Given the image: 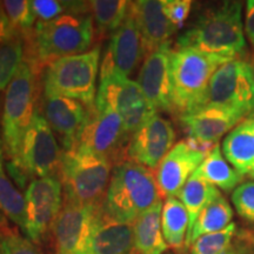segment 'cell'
Wrapping results in <instances>:
<instances>
[{
  "mask_svg": "<svg viewBox=\"0 0 254 254\" xmlns=\"http://www.w3.org/2000/svg\"><path fill=\"white\" fill-rule=\"evenodd\" d=\"M230 62L192 47H178L171 55V78L174 111L180 116L199 106L212 75L222 64Z\"/></svg>",
  "mask_w": 254,
  "mask_h": 254,
  "instance_id": "3",
  "label": "cell"
},
{
  "mask_svg": "<svg viewBox=\"0 0 254 254\" xmlns=\"http://www.w3.org/2000/svg\"><path fill=\"white\" fill-rule=\"evenodd\" d=\"M0 254H44L31 240L25 239L18 233L0 236Z\"/></svg>",
  "mask_w": 254,
  "mask_h": 254,
  "instance_id": "35",
  "label": "cell"
},
{
  "mask_svg": "<svg viewBox=\"0 0 254 254\" xmlns=\"http://www.w3.org/2000/svg\"><path fill=\"white\" fill-rule=\"evenodd\" d=\"M221 193L219 192L217 187L206 183L201 178L193 173L187 180L185 185L180 192L178 193V198L183 202L189 213V231H187V237L192 231L193 225L200 214V212L207 206L212 200L218 198Z\"/></svg>",
  "mask_w": 254,
  "mask_h": 254,
  "instance_id": "27",
  "label": "cell"
},
{
  "mask_svg": "<svg viewBox=\"0 0 254 254\" xmlns=\"http://www.w3.org/2000/svg\"><path fill=\"white\" fill-rule=\"evenodd\" d=\"M205 107L230 111L243 118L247 114H252L254 112V69L252 65L240 59L222 64L212 75L195 111Z\"/></svg>",
  "mask_w": 254,
  "mask_h": 254,
  "instance_id": "9",
  "label": "cell"
},
{
  "mask_svg": "<svg viewBox=\"0 0 254 254\" xmlns=\"http://www.w3.org/2000/svg\"><path fill=\"white\" fill-rule=\"evenodd\" d=\"M207 153L199 151L189 140L179 141L155 168V179L161 196H177L190 177L198 170Z\"/></svg>",
  "mask_w": 254,
  "mask_h": 254,
  "instance_id": "17",
  "label": "cell"
},
{
  "mask_svg": "<svg viewBox=\"0 0 254 254\" xmlns=\"http://www.w3.org/2000/svg\"><path fill=\"white\" fill-rule=\"evenodd\" d=\"M159 202L160 190L150 168L131 160L117 165L103 202V209L110 217L134 224L139 215Z\"/></svg>",
  "mask_w": 254,
  "mask_h": 254,
  "instance_id": "2",
  "label": "cell"
},
{
  "mask_svg": "<svg viewBox=\"0 0 254 254\" xmlns=\"http://www.w3.org/2000/svg\"><path fill=\"white\" fill-rule=\"evenodd\" d=\"M24 46L19 38L0 44V91L7 88L23 64Z\"/></svg>",
  "mask_w": 254,
  "mask_h": 254,
  "instance_id": "30",
  "label": "cell"
},
{
  "mask_svg": "<svg viewBox=\"0 0 254 254\" xmlns=\"http://www.w3.org/2000/svg\"><path fill=\"white\" fill-rule=\"evenodd\" d=\"M249 177H250V178H252V179H254V170L252 171V172H251V173L249 174Z\"/></svg>",
  "mask_w": 254,
  "mask_h": 254,
  "instance_id": "43",
  "label": "cell"
},
{
  "mask_svg": "<svg viewBox=\"0 0 254 254\" xmlns=\"http://www.w3.org/2000/svg\"><path fill=\"white\" fill-rule=\"evenodd\" d=\"M247 120V123L250 124V126H251V128H252V131H253V133H254V112L251 114V116L249 117V118L246 119Z\"/></svg>",
  "mask_w": 254,
  "mask_h": 254,
  "instance_id": "42",
  "label": "cell"
},
{
  "mask_svg": "<svg viewBox=\"0 0 254 254\" xmlns=\"http://www.w3.org/2000/svg\"><path fill=\"white\" fill-rule=\"evenodd\" d=\"M174 141L176 131L172 124L155 114L133 133L127 154L131 161L147 168H157L173 148Z\"/></svg>",
  "mask_w": 254,
  "mask_h": 254,
  "instance_id": "13",
  "label": "cell"
},
{
  "mask_svg": "<svg viewBox=\"0 0 254 254\" xmlns=\"http://www.w3.org/2000/svg\"><path fill=\"white\" fill-rule=\"evenodd\" d=\"M129 12L140 32L145 53L148 55L168 44L178 28L165 15L161 0L133 1L129 4Z\"/></svg>",
  "mask_w": 254,
  "mask_h": 254,
  "instance_id": "20",
  "label": "cell"
},
{
  "mask_svg": "<svg viewBox=\"0 0 254 254\" xmlns=\"http://www.w3.org/2000/svg\"><path fill=\"white\" fill-rule=\"evenodd\" d=\"M77 2H66L60 0H31L30 5L36 18L41 23L51 21L63 15L67 8H75Z\"/></svg>",
  "mask_w": 254,
  "mask_h": 254,
  "instance_id": "34",
  "label": "cell"
},
{
  "mask_svg": "<svg viewBox=\"0 0 254 254\" xmlns=\"http://www.w3.org/2000/svg\"><path fill=\"white\" fill-rule=\"evenodd\" d=\"M161 4L165 15L177 27L186 20L192 7L190 0H161Z\"/></svg>",
  "mask_w": 254,
  "mask_h": 254,
  "instance_id": "36",
  "label": "cell"
},
{
  "mask_svg": "<svg viewBox=\"0 0 254 254\" xmlns=\"http://www.w3.org/2000/svg\"><path fill=\"white\" fill-rule=\"evenodd\" d=\"M170 44L159 47L146 57L139 72L138 84L155 111L174 110L172 78H171Z\"/></svg>",
  "mask_w": 254,
  "mask_h": 254,
  "instance_id": "16",
  "label": "cell"
},
{
  "mask_svg": "<svg viewBox=\"0 0 254 254\" xmlns=\"http://www.w3.org/2000/svg\"><path fill=\"white\" fill-rule=\"evenodd\" d=\"M0 212L24 232L26 231V200L5 174L2 148L0 150Z\"/></svg>",
  "mask_w": 254,
  "mask_h": 254,
  "instance_id": "28",
  "label": "cell"
},
{
  "mask_svg": "<svg viewBox=\"0 0 254 254\" xmlns=\"http://www.w3.org/2000/svg\"><path fill=\"white\" fill-rule=\"evenodd\" d=\"M189 138L204 145L214 146L225 133L230 131L243 117L239 114L215 107L194 111L180 116Z\"/></svg>",
  "mask_w": 254,
  "mask_h": 254,
  "instance_id": "21",
  "label": "cell"
},
{
  "mask_svg": "<svg viewBox=\"0 0 254 254\" xmlns=\"http://www.w3.org/2000/svg\"><path fill=\"white\" fill-rule=\"evenodd\" d=\"M163 202L140 214L133 224L134 246L138 254H164L168 246L161 230Z\"/></svg>",
  "mask_w": 254,
  "mask_h": 254,
  "instance_id": "23",
  "label": "cell"
},
{
  "mask_svg": "<svg viewBox=\"0 0 254 254\" xmlns=\"http://www.w3.org/2000/svg\"><path fill=\"white\" fill-rule=\"evenodd\" d=\"M64 152L53 135L46 119L38 112L25 132L20 150L8 171L13 179L24 187L28 178L56 177L63 163Z\"/></svg>",
  "mask_w": 254,
  "mask_h": 254,
  "instance_id": "7",
  "label": "cell"
},
{
  "mask_svg": "<svg viewBox=\"0 0 254 254\" xmlns=\"http://www.w3.org/2000/svg\"><path fill=\"white\" fill-rule=\"evenodd\" d=\"M225 158L241 176L254 170V133L247 120L240 123L222 141Z\"/></svg>",
  "mask_w": 254,
  "mask_h": 254,
  "instance_id": "22",
  "label": "cell"
},
{
  "mask_svg": "<svg viewBox=\"0 0 254 254\" xmlns=\"http://www.w3.org/2000/svg\"><path fill=\"white\" fill-rule=\"evenodd\" d=\"M59 173L66 201L84 206L103 204L112 176L109 158L78 148L65 151Z\"/></svg>",
  "mask_w": 254,
  "mask_h": 254,
  "instance_id": "4",
  "label": "cell"
},
{
  "mask_svg": "<svg viewBox=\"0 0 254 254\" xmlns=\"http://www.w3.org/2000/svg\"><path fill=\"white\" fill-rule=\"evenodd\" d=\"M189 224V213L183 202L176 196L166 198L161 211V230L168 247L177 251L186 249Z\"/></svg>",
  "mask_w": 254,
  "mask_h": 254,
  "instance_id": "24",
  "label": "cell"
},
{
  "mask_svg": "<svg viewBox=\"0 0 254 254\" xmlns=\"http://www.w3.org/2000/svg\"><path fill=\"white\" fill-rule=\"evenodd\" d=\"M232 202L244 220L254 224V182L241 184L232 193Z\"/></svg>",
  "mask_w": 254,
  "mask_h": 254,
  "instance_id": "33",
  "label": "cell"
},
{
  "mask_svg": "<svg viewBox=\"0 0 254 254\" xmlns=\"http://www.w3.org/2000/svg\"><path fill=\"white\" fill-rule=\"evenodd\" d=\"M177 45L192 47L228 60L243 57L246 41L241 2L226 1L202 14L193 27L179 37Z\"/></svg>",
  "mask_w": 254,
  "mask_h": 254,
  "instance_id": "1",
  "label": "cell"
},
{
  "mask_svg": "<svg viewBox=\"0 0 254 254\" xmlns=\"http://www.w3.org/2000/svg\"><path fill=\"white\" fill-rule=\"evenodd\" d=\"M15 37V32L12 28L9 20L6 15L1 1H0V44H4L6 41L13 39Z\"/></svg>",
  "mask_w": 254,
  "mask_h": 254,
  "instance_id": "37",
  "label": "cell"
},
{
  "mask_svg": "<svg viewBox=\"0 0 254 254\" xmlns=\"http://www.w3.org/2000/svg\"><path fill=\"white\" fill-rule=\"evenodd\" d=\"M26 236L39 244L52 230L63 208V184L57 177L33 179L25 192Z\"/></svg>",
  "mask_w": 254,
  "mask_h": 254,
  "instance_id": "11",
  "label": "cell"
},
{
  "mask_svg": "<svg viewBox=\"0 0 254 254\" xmlns=\"http://www.w3.org/2000/svg\"><path fill=\"white\" fill-rule=\"evenodd\" d=\"M232 218L233 209L226 198L220 194L200 212L192 231L186 238V247L192 246V244L201 236L225 230L232 224Z\"/></svg>",
  "mask_w": 254,
  "mask_h": 254,
  "instance_id": "25",
  "label": "cell"
},
{
  "mask_svg": "<svg viewBox=\"0 0 254 254\" xmlns=\"http://www.w3.org/2000/svg\"><path fill=\"white\" fill-rule=\"evenodd\" d=\"M131 2L126 0H94L90 2L95 24L100 33H114L128 14Z\"/></svg>",
  "mask_w": 254,
  "mask_h": 254,
  "instance_id": "29",
  "label": "cell"
},
{
  "mask_svg": "<svg viewBox=\"0 0 254 254\" xmlns=\"http://www.w3.org/2000/svg\"><path fill=\"white\" fill-rule=\"evenodd\" d=\"M243 237H244V240H245L249 245L252 246V249H254V233L253 232H245V233H243Z\"/></svg>",
  "mask_w": 254,
  "mask_h": 254,
  "instance_id": "41",
  "label": "cell"
},
{
  "mask_svg": "<svg viewBox=\"0 0 254 254\" xmlns=\"http://www.w3.org/2000/svg\"><path fill=\"white\" fill-rule=\"evenodd\" d=\"M128 135L123 119L110 109L91 110L90 120L79 139L78 150L109 158Z\"/></svg>",
  "mask_w": 254,
  "mask_h": 254,
  "instance_id": "15",
  "label": "cell"
},
{
  "mask_svg": "<svg viewBox=\"0 0 254 254\" xmlns=\"http://www.w3.org/2000/svg\"><path fill=\"white\" fill-rule=\"evenodd\" d=\"M232 254H253V249L246 241L244 244H236V245L233 244V252H232Z\"/></svg>",
  "mask_w": 254,
  "mask_h": 254,
  "instance_id": "39",
  "label": "cell"
},
{
  "mask_svg": "<svg viewBox=\"0 0 254 254\" xmlns=\"http://www.w3.org/2000/svg\"><path fill=\"white\" fill-rule=\"evenodd\" d=\"M80 7L46 23L39 21L34 30L36 51L41 62L52 63L64 57L87 52L93 40V18Z\"/></svg>",
  "mask_w": 254,
  "mask_h": 254,
  "instance_id": "6",
  "label": "cell"
},
{
  "mask_svg": "<svg viewBox=\"0 0 254 254\" xmlns=\"http://www.w3.org/2000/svg\"><path fill=\"white\" fill-rule=\"evenodd\" d=\"M2 148V141L1 139H0V150ZM11 228H9L7 221H6V217L4 214L0 212V236H2V234H8V233H12Z\"/></svg>",
  "mask_w": 254,
  "mask_h": 254,
  "instance_id": "40",
  "label": "cell"
},
{
  "mask_svg": "<svg viewBox=\"0 0 254 254\" xmlns=\"http://www.w3.org/2000/svg\"><path fill=\"white\" fill-rule=\"evenodd\" d=\"M237 226L232 224L225 230L208 233L198 238L192 244L190 254H221L232 246V239L236 234Z\"/></svg>",
  "mask_w": 254,
  "mask_h": 254,
  "instance_id": "31",
  "label": "cell"
},
{
  "mask_svg": "<svg viewBox=\"0 0 254 254\" xmlns=\"http://www.w3.org/2000/svg\"><path fill=\"white\" fill-rule=\"evenodd\" d=\"M100 206H84L69 201L64 204L52 228L57 253L87 254L88 239Z\"/></svg>",
  "mask_w": 254,
  "mask_h": 254,
  "instance_id": "12",
  "label": "cell"
},
{
  "mask_svg": "<svg viewBox=\"0 0 254 254\" xmlns=\"http://www.w3.org/2000/svg\"><path fill=\"white\" fill-rule=\"evenodd\" d=\"M1 4L14 32L32 30L37 18L32 11L28 0H4Z\"/></svg>",
  "mask_w": 254,
  "mask_h": 254,
  "instance_id": "32",
  "label": "cell"
},
{
  "mask_svg": "<svg viewBox=\"0 0 254 254\" xmlns=\"http://www.w3.org/2000/svg\"><path fill=\"white\" fill-rule=\"evenodd\" d=\"M36 100V69L30 62H23L6 88L2 106V148L11 163L17 159L23 136L37 113Z\"/></svg>",
  "mask_w": 254,
  "mask_h": 254,
  "instance_id": "5",
  "label": "cell"
},
{
  "mask_svg": "<svg viewBox=\"0 0 254 254\" xmlns=\"http://www.w3.org/2000/svg\"><path fill=\"white\" fill-rule=\"evenodd\" d=\"M98 47L85 53L64 57L50 63L44 77L46 95H63L87 107L95 104V82L99 72Z\"/></svg>",
  "mask_w": 254,
  "mask_h": 254,
  "instance_id": "8",
  "label": "cell"
},
{
  "mask_svg": "<svg viewBox=\"0 0 254 254\" xmlns=\"http://www.w3.org/2000/svg\"><path fill=\"white\" fill-rule=\"evenodd\" d=\"M94 106L114 111L123 119L128 134L157 114L138 82L114 73L100 74Z\"/></svg>",
  "mask_w": 254,
  "mask_h": 254,
  "instance_id": "10",
  "label": "cell"
},
{
  "mask_svg": "<svg viewBox=\"0 0 254 254\" xmlns=\"http://www.w3.org/2000/svg\"><path fill=\"white\" fill-rule=\"evenodd\" d=\"M92 107L80 101L63 97L46 95L43 101V117L51 128L62 138L65 151L74 150L84 128L90 120Z\"/></svg>",
  "mask_w": 254,
  "mask_h": 254,
  "instance_id": "14",
  "label": "cell"
},
{
  "mask_svg": "<svg viewBox=\"0 0 254 254\" xmlns=\"http://www.w3.org/2000/svg\"><path fill=\"white\" fill-rule=\"evenodd\" d=\"M194 173L206 183L226 192L233 189L236 190L243 180V176L231 167L222 157L219 144H215L208 152Z\"/></svg>",
  "mask_w": 254,
  "mask_h": 254,
  "instance_id": "26",
  "label": "cell"
},
{
  "mask_svg": "<svg viewBox=\"0 0 254 254\" xmlns=\"http://www.w3.org/2000/svg\"><path fill=\"white\" fill-rule=\"evenodd\" d=\"M144 55L140 32L128 8L125 21L112 34L109 51L101 64L100 74L114 73L128 78Z\"/></svg>",
  "mask_w": 254,
  "mask_h": 254,
  "instance_id": "18",
  "label": "cell"
},
{
  "mask_svg": "<svg viewBox=\"0 0 254 254\" xmlns=\"http://www.w3.org/2000/svg\"><path fill=\"white\" fill-rule=\"evenodd\" d=\"M87 254H138L134 246L133 224L110 217L101 205L95 213Z\"/></svg>",
  "mask_w": 254,
  "mask_h": 254,
  "instance_id": "19",
  "label": "cell"
},
{
  "mask_svg": "<svg viewBox=\"0 0 254 254\" xmlns=\"http://www.w3.org/2000/svg\"><path fill=\"white\" fill-rule=\"evenodd\" d=\"M245 31L251 43L254 45V0L247 1L246 17H245Z\"/></svg>",
  "mask_w": 254,
  "mask_h": 254,
  "instance_id": "38",
  "label": "cell"
}]
</instances>
